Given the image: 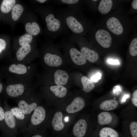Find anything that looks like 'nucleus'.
Masks as SVG:
<instances>
[{"mask_svg":"<svg viewBox=\"0 0 137 137\" xmlns=\"http://www.w3.org/2000/svg\"><path fill=\"white\" fill-rule=\"evenodd\" d=\"M36 65L11 62L2 68L3 75L9 77L27 81L32 82L36 74Z\"/></svg>","mask_w":137,"mask_h":137,"instance_id":"7ed1b4c3","label":"nucleus"},{"mask_svg":"<svg viewBox=\"0 0 137 137\" xmlns=\"http://www.w3.org/2000/svg\"><path fill=\"white\" fill-rule=\"evenodd\" d=\"M80 1L79 0H51L53 4L67 5L68 6L79 8Z\"/></svg>","mask_w":137,"mask_h":137,"instance_id":"cd10ccee","label":"nucleus"},{"mask_svg":"<svg viewBox=\"0 0 137 137\" xmlns=\"http://www.w3.org/2000/svg\"><path fill=\"white\" fill-rule=\"evenodd\" d=\"M131 135L132 137H137V122H133L129 126Z\"/></svg>","mask_w":137,"mask_h":137,"instance_id":"2f4dec72","label":"nucleus"},{"mask_svg":"<svg viewBox=\"0 0 137 137\" xmlns=\"http://www.w3.org/2000/svg\"><path fill=\"white\" fill-rule=\"evenodd\" d=\"M50 40H48L44 43L42 46L41 53V56L44 63L48 66L57 67L60 66L62 63V59L61 56L57 53V50Z\"/></svg>","mask_w":137,"mask_h":137,"instance_id":"423d86ee","label":"nucleus"},{"mask_svg":"<svg viewBox=\"0 0 137 137\" xmlns=\"http://www.w3.org/2000/svg\"><path fill=\"white\" fill-rule=\"evenodd\" d=\"M81 81L83 86V90L86 93L92 90L95 87L94 83L86 76H82L81 78Z\"/></svg>","mask_w":137,"mask_h":137,"instance_id":"bb28decb","label":"nucleus"},{"mask_svg":"<svg viewBox=\"0 0 137 137\" xmlns=\"http://www.w3.org/2000/svg\"><path fill=\"white\" fill-rule=\"evenodd\" d=\"M133 97L132 99V102L135 107H137V90H135L133 94Z\"/></svg>","mask_w":137,"mask_h":137,"instance_id":"72a5a7b5","label":"nucleus"},{"mask_svg":"<svg viewBox=\"0 0 137 137\" xmlns=\"http://www.w3.org/2000/svg\"><path fill=\"white\" fill-rule=\"evenodd\" d=\"M113 4L111 0H102L98 6V8L99 12L103 14H107L110 11Z\"/></svg>","mask_w":137,"mask_h":137,"instance_id":"5701e85b","label":"nucleus"},{"mask_svg":"<svg viewBox=\"0 0 137 137\" xmlns=\"http://www.w3.org/2000/svg\"><path fill=\"white\" fill-rule=\"evenodd\" d=\"M106 25L108 29L113 33L120 35L123 31V27L119 20L115 17L110 18L107 21Z\"/></svg>","mask_w":137,"mask_h":137,"instance_id":"f3484780","label":"nucleus"},{"mask_svg":"<svg viewBox=\"0 0 137 137\" xmlns=\"http://www.w3.org/2000/svg\"><path fill=\"white\" fill-rule=\"evenodd\" d=\"M85 105V101L82 98L80 97H76L67 107L66 110L68 113H74L82 109Z\"/></svg>","mask_w":137,"mask_h":137,"instance_id":"a211bd4d","label":"nucleus"},{"mask_svg":"<svg viewBox=\"0 0 137 137\" xmlns=\"http://www.w3.org/2000/svg\"><path fill=\"white\" fill-rule=\"evenodd\" d=\"M99 137H119L118 132L114 129L108 127L102 128L99 133Z\"/></svg>","mask_w":137,"mask_h":137,"instance_id":"a878e982","label":"nucleus"},{"mask_svg":"<svg viewBox=\"0 0 137 137\" xmlns=\"http://www.w3.org/2000/svg\"><path fill=\"white\" fill-rule=\"evenodd\" d=\"M50 90L56 96L60 98L64 97L67 92L66 88L61 85L52 86L50 87Z\"/></svg>","mask_w":137,"mask_h":137,"instance_id":"393cba45","label":"nucleus"},{"mask_svg":"<svg viewBox=\"0 0 137 137\" xmlns=\"http://www.w3.org/2000/svg\"><path fill=\"white\" fill-rule=\"evenodd\" d=\"M35 37L26 32L16 38L13 42L10 49L11 54L21 46L36 42Z\"/></svg>","mask_w":137,"mask_h":137,"instance_id":"9d476101","label":"nucleus"},{"mask_svg":"<svg viewBox=\"0 0 137 137\" xmlns=\"http://www.w3.org/2000/svg\"><path fill=\"white\" fill-rule=\"evenodd\" d=\"M46 115L45 110L41 106L37 107L33 111L30 118V123L32 126L38 125L44 120Z\"/></svg>","mask_w":137,"mask_h":137,"instance_id":"2eb2a0df","label":"nucleus"},{"mask_svg":"<svg viewBox=\"0 0 137 137\" xmlns=\"http://www.w3.org/2000/svg\"><path fill=\"white\" fill-rule=\"evenodd\" d=\"M80 52L86 60L91 63L95 62L99 58V55L96 52L87 47H82L80 49Z\"/></svg>","mask_w":137,"mask_h":137,"instance_id":"aec40b11","label":"nucleus"},{"mask_svg":"<svg viewBox=\"0 0 137 137\" xmlns=\"http://www.w3.org/2000/svg\"><path fill=\"white\" fill-rule=\"evenodd\" d=\"M55 12L57 17L72 34L80 36L84 34L86 29L79 8L68 6L55 9Z\"/></svg>","mask_w":137,"mask_h":137,"instance_id":"f03ea898","label":"nucleus"},{"mask_svg":"<svg viewBox=\"0 0 137 137\" xmlns=\"http://www.w3.org/2000/svg\"><path fill=\"white\" fill-rule=\"evenodd\" d=\"M6 79L2 93L6 98L15 99L34 91L32 82L9 77H6Z\"/></svg>","mask_w":137,"mask_h":137,"instance_id":"20e7f679","label":"nucleus"},{"mask_svg":"<svg viewBox=\"0 0 137 137\" xmlns=\"http://www.w3.org/2000/svg\"><path fill=\"white\" fill-rule=\"evenodd\" d=\"M11 46V39L9 36L5 35H0V61L6 57L9 59L10 58Z\"/></svg>","mask_w":137,"mask_h":137,"instance_id":"9b49d317","label":"nucleus"},{"mask_svg":"<svg viewBox=\"0 0 137 137\" xmlns=\"http://www.w3.org/2000/svg\"><path fill=\"white\" fill-rule=\"evenodd\" d=\"M118 105V102L116 100H107L101 102L99 107L102 110L109 111L114 109L117 107Z\"/></svg>","mask_w":137,"mask_h":137,"instance_id":"4be33fe9","label":"nucleus"},{"mask_svg":"<svg viewBox=\"0 0 137 137\" xmlns=\"http://www.w3.org/2000/svg\"><path fill=\"white\" fill-rule=\"evenodd\" d=\"M132 7L134 9H137V0H133L132 3Z\"/></svg>","mask_w":137,"mask_h":137,"instance_id":"58836bf2","label":"nucleus"},{"mask_svg":"<svg viewBox=\"0 0 137 137\" xmlns=\"http://www.w3.org/2000/svg\"><path fill=\"white\" fill-rule=\"evenodd\" d=\"M129 96V95L128 94H126L123 97L122 99V101L124 102L125 101L126 99L128 98Z\"/></svg>","mask_w":137,"mask_h":137,"instance_id":"ea45409f","label":"nucleus"},{"mask_svg":"<svg viewBox=\"0 0 137 137\" xmlns=\"http://www.w3.org/2000/svg\"><path fill=\"white\" fill-rule=\"evenodd\" d=\"M31 15L24 12L20 19H22L26 32L36 37L42 33L43 31L36 16L33 13Z\"/></svg>","mask_w":137,"mask_h":137,"instance_id":"6e6552de","label":"nucleus"},{"mask_svg":"<svg viewBox=\"0 0 137 137\" xmlns=\"http://www.w3.org/2000/svg\"><path fill=\"white\" fill-rule=\"evenodd\" d=\"M107 62L108 63L111 64L117 65L119 64L118 61L117 60H114L112 59H109Z\"/></svg>","mask_w":137,"mask_h":137,"instance_id":"c9c22d12","label":"nucleus"},{"mask_svg":"<svg viewBox=\"0 0 137 137\" xmlns=\"http://www.w3.org/2000/svg\"><path fill=\"white\" fill-rule=\"evenodd\" d=\"M95 38L99 44L104 48H108L111 45V36L109 32L105 30H98L95 33Z\"/></svg>","mask_w":137,"mask_h":137,"instance_id":"ddd939ff","label":"nucleus"},{"mask_svg":"<svg viewBox=\"0 0 137 137\" xmlns=\"http://www.w3.org/2000/svg\"><path fill=\"white\" fill-rule=\"evenodd\" d=\"M87 124L84 119L79 120L75 124L72 130L73 137H84L86 134Z\"/></svg>","mask_w":137,"mask_h":137,"instance_id":"dca6fc26","label":"nucleus"},{"mask_svg":"<svg viewBox=\"0 0 137 137\" xmlns=\"http://www.w3.org/2000/svg\"><path fill=\"white\" fill-rule=\"evenodd\" d=\"M1 74H0V95L2 93L5 84L3 82Z\"/></svg>","mask_w":137,"mask_h":137,"instance_id":"e433bc0d","label":"nucleus"},{"mask_svg":"<svg viewBox=\"0 0 137 137\" xmlns=\"http://www.w3.org/2000/svg\"><path fill=\"white\" fill-rule=\"evenodd\" d=\"M121 91V89L119 86L116 85L115 86L113 89V91L115 93H118Z\"/></svg>","mask_w":137,"mask_h":137,"instance_id":"4c0bfd02","label":"nucleus"},{"mask_svg":"<svg viewBox=\"0 0 137 137\" xmlns=\"http://www.w3.org/2000/svg\"><path fill=\"white\" fill-rule=\"evenodd\" d=\"M92 1L94 2H95L98 1L97 0H93Z\"/></svg>","mask_w":137,"mask_h":137,"instance_id":"79ce46f5","label":"nucleus"},{"mask_svg":"<svg viewBox=\"0 0 137 137\" xmlns=\"http://www.w3.org/2000/svg\"><path fill=\"white\" fill-rule=\"evenodd\" d=\"M112 115L107 112H102L99 113L97 116L98 123L101 125L110 123L112 122Z\"/></svg>","mask_w":137,"mask_h":137,"instance_id":"b1692460","label":"nucleus"},{"mask_svg":"<svg viewBox=\"0 0 137 137\" xmlns=\"http://www.w3.org/2000/svg\"><path fill=\"white\" fill-rule=\"evenodd\" d=\"M18 2L16 0H0V22L1 21L4 22Z\"/></svg>","mask_w":137,"mask_h":137,"instance_id":"f8f14e48","label":"nucleus"},{"mask_svg":"<svg viewBox=\"0 0 137 137\" xmlns=\"http://www.w3.org/2000/svg\"><path fill=\"white\" fill-rule=\"evenodd\" d=\"M2 105L1 99H0V128L4 129L5 111L4 107Z\"/></svg>","mask_w":137,"mask_h":137,"instance_id":"7c9ffc66","label":"nucleus"},{"mask_svg":"<svg viewBox=\"0 0 137 137\" xmlns=\"http://www.w3.org/2000/svg\"><path fill=\"white\" fill-rule=\"evenodd\" d=\"M1 74V72L0 71V74Z\"/></svg>","mask_w":137,"mask_h":137,"instance_id":"37998d69","label":"nucleus"},{"mask_svg":"<svg viewBox=\"0 0 137 137\" xmlns=\"http://www.w3.org/2000/svg\"><path fill=\"white\" fill-rule=\"evenodd\" d=\"M4 108L5 111V128H7L12 129L15 128L16 126V120L10 109L8 108L6 99L4 101Z\"/></svg>","mask_w":137,"mask_h":137,"instance_id":"4468645a","label":"nucleus"},{"mask_svg":"<svg viewBox=\"0 0 137 137\" xmlns=\"http://www.w3.org/2000/svg\"><path fill=\"white\" fill-rule=\"evenodd\" d=\"M101 76L100 73L99 72L97 73L91 77L90 80L93 82H97L101 78Z\"/></svg>","mask_w":137,"mask_h":137,"instance_id":"473e14b6","label":"nucleus"},{"mask_svg":"<svg viewBox=\"0 0 137 137\" xmlns=\"http://www.w3.org/2000/svg\"><path fill=\"white\" fill-rule=\"evenodd\" d=\"M11 62L26 64H31L32 61L39 56L36 42L21 46L13 52Z\"/></svg>","mask_w":137,"mask_h":137,"instance_id":"39448f33","label":"nucleus"},{"mask_svg":"<svg viewBox=\"0 0 137 137\" xmlns=\"http://www.w3.org/2000/svg\"><path fill=\"white\" fill-rule=\"evenodd\" d=\"M63 115L60 111L57 112L54 115L52 121V125L54 130L59 132L64 128L65 125L62 121Z\"/></svg>","mask_w":137,"mask_h":137,"instance_id":"412c9836","label":"nucleus"},{"mask_svg":"<svg viewBox=\"0 0 137 137\" xmlns=\"http://www.w3.org/2000/svg\"><path fill=\"white\" fill-rule=\"evenodd\" d=\"M69 79V76L65 71L61 70H56L54 74L55 83L58 85H64L66 84Z\"/></svg>","mask_w":137,"mask_h":137,"instance_id":"6ab92c4d","label":"nucleus"},{"mask_svg":"<svg viewBox=\"0 0 137 137\" xmlns=\"http://www.w3.org/2000/svg\"><path fill=\"white\" fill-rule=\"evenodd\" d=\"M10 109L16 120L23 121L25 119V115L18 107H14Z\"/></svg>","mask_w":137,"mask_h":137,"instance_id":"c85d7f7f","label":"nucleus"},{"mask_svg":"<svg viewBox=\"0 0 137 137\" xmlns=\"http://www.w3.org/2000/svg\"><path fill=\"white\" fill-rule=\"evenodd\" d=\"M31 137H42V136L40 135L37 134Z\"/></svg>","mask_w":137,"mask_h":137,"instance_id":"a19ab883","label":"nucleus"},{"mask_svg":"<svg viewBox=\"0 0 137 137\" xmlns=\"http://www.w3.org/2000/svg\"><path fill=\"white\" fill-rule=\"evenodd\" d=\"M34 11L41 16L45 25L44 30L47 40L68 34L70 31L57 17L55 9L52 5H37Z\"/></svg>","mask_w":137,"mask_h":137,"instance_id":"f257e3e1","label":"nucleus"},{"mask_svg":"<svg viewBox=\"0 0 137 137\" xmlns=\"http://www.w3.org/2000/svg\"><path fill=\"white\" fill-rule=\"evenodd\" d=\"M25 11L23 5L18 2L14 6L10 14L4 22L13 26L19 21Z\"/></svg>","mask_w":137,"mask_h":137,"instance_id":"1a4fd4ad","label":"nucleus"},{"mask_svg":"<svg viewBox=\"0 0 137 137\" xmlns=\"http://www.w3.org/2000/svg\"><path fill=\"white\" fill-rule=\"evenodd\" d=\"M129 52L131 55L135 56L137 55V38L133 39L130 45Z\"/></svg>","mask_w":137,"mask_h":137,"instance_id":"c756f323","label":"nucleus"},{"mask_svg":"<svg viewBox=\"0 0 137 137\" xmlns=\"http://www.w3.org/2000/svg\"><path fill=\"white\" fill-rule=\"evenodd\" d=\"M35 1H34L36 3L40 4L48 3H51V0H36Z\"/></svg>","mask_w":137,"mask_h":137,"instance_id":"f704fd0d","label":"nucleus"},{"mask_svg":"<svg viewBox=\"0 0 137 137\" xmlns=\"http://www.w3.org/2000/svg\"><path fill=\"white\" fill-rule=\"evenodd\" d=\"M36 96L34 91L30 92L20 97L14 99L18 107L25 115L30 114L37 107Z\"/></svg>","mask_w":137,"mask_h":137,"instance_id":"0eeeda50","label":"nucleus"}]
</instances>
